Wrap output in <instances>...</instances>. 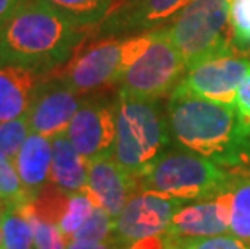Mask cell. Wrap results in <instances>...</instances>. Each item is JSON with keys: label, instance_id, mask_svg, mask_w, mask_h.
I'll use <instances>...</instances> for the list:
<instances>
[{"label": "cell", "instance_id": "cell-5", "mask_svg": "<svg viewBox=\"0 0 250 249\" xmlns=\"http://www.w3.org/2000/svg\"><path fill=\"white\" fill-rule=\"evenodd\" d=\"M232 180L221 165L173 142L139 178V189L190 203L218 194Z\"/></svg>", "mask_w": 250, "mask_h": 249}, {"label": "cell", "instance_id": "cell-27", "mask_svg": "<svg viewBox=\"0 0 250 249\" xmlns=\"http://www.w3.org/2000/svg\"><path fill=\"white\" fill-rule=\"evenodd\" d=\"M171 243L173 249H250L249 243L232 236L231 233L208 238H195V240H171Z\"/></svg>", "mask_w": 250, "mask_h": 249}, {"label": "cell", "instance_id": "cell-25", "mask_svg": "<svg viewBox=\"0 0 250 249\" xmlns=\"http://www.w3.org/2000/svg\"><path fill=\"white\" fill-rule=\"evenodd\" d=\"M31 133L28 116L0 121V152H3L10 160H15L26 137Z\"/></svg>", "mask_w": 250, "mask_h": 249}, {"label": "cell", "instance_id": "cell-16", "mask_svg": "<svg viewBox=\"0 0 250 249\" xmlns=\"http://www.w3.org/2000/svg\"><path fill=\"white\" fill-rule=\"evenodd\" d=\"M13 163L26 193L31 199H34L50 178L52 139L37 133H29Z\"/></svg>", "mask_w": 250, "mask_h": 249}, {"label": "cell", "instance_id": "cell-14", "mask_svg": "<svg viewBox=\"0 0 250 249\" xmlns=\"http://www.w3.org/2000/svg\"><path fill=\"white\" fill-rule=\"evenodd\" d=\"M139 189V180L127 173L113 157L89 160L87 183L84 188L95 207L104 209L110 217L120 215L127 199Z\"/></svg>", "mask_w": 250, "mask_h": 249}, {"label": "cell", "instance_id": "cell-12", "mask_svg": "<svg viewBox=\"0 0 250 249\" xmlns=\"http://www.w3.org/2000/svg\"><path fill=\"white\" fill-rule=\"evenodd\" d=\"M232 181L228 188L207 199L190 201L179 207L167 235L171 240H195L229 233Z\"/></svg>", "mask_w": 250, "mask_h": 249}, {"label": "cell", "instance_id": "cell-15", "mask_svg": "<svg viewBox=\"0 0 250 249\" xmlns=\"http://www.w3.org/2000/svg\"><path fill=\"white\" fill-rule=\"evenodd\" d=\"M50 73L0 58V121L24 116L41 83Z\"/></svg>", "mask_w": 250, "mask_h": 249}, {"label": "cell", "instance_id": "cell-7", "mask_svg": "<svg viewBox=\"0 0 250 249\" xmlns=\"http://www.w3.org/2000/svg\"><path fill=\"white\" fill-rule=\"evenodd\" d=\"M188 73L183 55L169 39L168 28L155 29L144 54L123 73L116 91L142 99L168 97Z\"/></svg>", "mask_w": 250, "mask_h": 249}, {"label": "cell", "instance_id": "cell-26", "mask_svg": "<svg viewBox=\"0 0 250 249\" xmlns=\"http://www.w3.org/2000/svg\"><path fill=\"white\" fill-rule=\"evenodd\" d=\"M26 212L33 224L34 231V249H65L68 240L62 233L60 226L52 222L42 220L36 217L29 209V203L26 204Z\"/></svg>", "mask_w": 250, "mask_h": 249}, {"label": "cell", "instance_id": "cell-22", "mask_svg": "<svg viewBox=\"0 0 250 249\" xmlns=\"http://www.w3.org/2000/svg\"><path fill=\"white\" fill-rule=\"evenodd\" d=\"M94 209L95 204L84 191L70 194L65 212H63L60 224H58L66 240H71L74 233L81 228V225L89 219V215L92 214Z\"/></svg>", "mask_w": 250, "mask_h": 249}, {"label": "cell", "instance_id": "cell-24", "mask_svg": "<svg viewBox=\"0 0 250 249\" xmlns=\"http://www.w3.org/2000/svg\"><path fill=\"white\" fill-rule=\"evenodd\" d=\"M71 240L87 241H113L115 243V219L100 207H95L89 219L84 222Z\"/></svg>", "mask_w": 250, "mask_h": 249}, {"label": "cell", "instance_id": "cell-3", "mask_svg": "<svg viewBox=\"0 0 250 249\" xmlns=\"http://www.w3.org/2000/svg\"><path fill=\"white\" fill-rule=\"evenodd\" d=\"M116 136L113 157L139 180L173 144L167 109L157 99L134 97L121 91L115 96Z\"/></svg>", "mask_w": 250, "mask_h": 249}, {"label": "cell", "instance_id": "cell-4", "mask_svg": "<svg viewBox=\"0 0 250 249\" xmlns=\"http://www.w3.org/2000/svg\"><path fill=\"white\" fill-rule=\"evenodd\" d=\"M153 34L155 29L125 38L99 36L97 39H87L70 62L54 73L79 96L105 91L118 84L131 63L148 47Z\"/></svg>", "mask_w": 250, "mask_h": 249}, {"label": "cell", "instance_id": "cell-18", "mask_svg": "<svg viewBox=\"0 0 250 249\" xmlns=\"http://www.w3.org/2000/svg\"><path fill=\"white\" fill-rule=\"evenodd\" d=\"M37 2L47 5L78 28L94 29L95 26L104 23L120 0H37Z\"/></svg>", "mask_w": 250, "mask_h": 249}, {"label": "cell", "instance_id": "cell-13", "mask_svg": "<svg viewBox=\"0 0 250 249\" xmlns=\"http://www.w3.org/2000/svg\"><path fill=\"white\" fill-rule=\"evenodd\" d=\"M189 0H120L97 36H125L146 33L169 24Z\"/></svg>", "mask_w": 250, "mask_h": 249}, {"label": "cell", "instance_id": "cell-2", "mask_svg": "<svg viewBox=\"0 0 250 249\" xmlns=\"http://www.w3.org/2000/svg\"><path fill=\"white\" fill-rule=\"evenodd\" d=\"M92 36L47 5L28 0L0 29V58L54 73Z\"/></svg>", "mask_w": 250, "mask_h": 249}, {"label": "cell", "instance_id": "cell-33", "mask_svg": "<svg viewBox=\"0 0 250 249\" xmlns=\"http://www.w3.org/2000/svg\"><path fill=\"white\" fill-rule=\"evenodd\" d=\"M0 249H3V233H2V226H0Z\"/></svg>", "mask_w": 250, "mask_h": 249}, {"label": "cell", "instance_id": "cell-21", "mask_svg": "<svg viewBox=\"0 0 250 249\" xmlns=\"http://www.w3.org/2000/svg\"><path fill=\"white\" fill-rule=\"evenodd\" d=\"M229 26L234 52L250 57V0H229Z\"/></svg>", "mask_w": 250, "mask_h": 249}, {"label": "cell", "instance_id": "cell-19", "mask_svg": "<svg viewBox=\"0 0 250 249\" xmlns=\"http://www.w3.org/2000/svg\"><path fill=\"white\" fill-rule=\"evenodd\" d=\"M26 204H8L7 212L0 220L3 249H34V231L26 212Z\"/></svg>", "mask_w": 250, "mask_h": 249}, {"label": "cell", "instance_id": "cell-28", "mask_svg": "<svg viewBox=\"0 0 250 249\" xmlns=\"http://www.w3.org/2000/svg\"><path fill=\"white\" fill-rule=\"evenodd\" d=\"M234 107H236L239 118H241L244 128L250 135V71L242 79L241 86L237 89L236 100H234Z\"/></svg>", "mask_w": 250, "mask_h": 249}, {"label": "cell", "instance_id": "cell-23", "mask_svg": "<svg viewBox=\"0 0 250 249\" xmlns=\"http://www.w3.org/2000/svg\"><path fill=\"white\" fill-rule=\"evenodd\" d=\"M0 199L10 204H26L31 201L13 160H10L3 152H0Z\"/></svg>", "mask_w": 250, "mask_h": 249}, {"label": "cell", "instance_id": "cell-1", "mask_svg": "<svg viewBox=\"0 0 250 249\" xmlns=\"http://www.w3.org/2000/svg\"><path fill=\"white\" fill-rule=\"evenodd\" d=\"M165 109L176 146L226 168L250 163V135L234 105L173 91Z\"/></svg>", "mask_w": 250, "mask_h": 249}, {"label": "cell", "instance_id": "cell-10", "mask_svg": "<svg viewBox=\"0 0 250 249\" xmlns=\"http://www.w3.org/2000/svg\"><path fill=\"white\" fill-rule=\"evenodd\" d=\"M183 204L186 201L137 189L115 219V243L125 246L146 236L163 235Z\"/></svg>", "mask_w": 250, "mask_h": 249}, {"label": "cell", "instance_id": "cell-20", "mask_svg": "<svg viewBox=\"0 0 250 249\" xmlns=\"http://www.w3.org/2000/svg\"><path fill=\"white\" fill-rule=\"evenodd\" d=\"M229 233L250 245V175L232 180Z\"/></svg>", "mask_w": 250, "mask_h": 249}, {"label": "cell", "instance_id": "cell-30", "mask_svg": "<svg viewBox=\"0 0 250 249\" xmlns=\"http://www.w3.org/2000/svg\"><path fill=\"white\" fill-rule=\"evenodd\" d=\"M28 0H0V29L13 18V15L23 7Z\"/></svg>", "mask_w": 250, "mask_h": 249}, {"label": "cell", "instance_id": "cell-32", "mask_svg": "<svg viewBox=\"0 0 250 249\" xmlns=\"http://www.w3.org/2000/svg\"><path fill=\"white\" fill-rule=\"evenodd\" d=\"M8 204H10V203H7V201L0 199V220H2L3 214H5V212H7V209H8Z\"/></svg>", "mask_w": 250, "mask_h": 249}, {"label": "cell", "instance_id": "cell-11", "mask_svg": "<svg viewBox=\"0 0 250 249\" xmlns=\"http://www.w3.org/2000/svg\"><path fill=\"white\" fill-rule=\"evenodd\" d=\"M84 96H79L68 88L55 73H50L37 88L34 99L28 110V123L31 133L54 139L66 133L74 113L83 104Z\"/></svg>", "mask_w": 250, "mask_h": 249}, {"label": "cell", "instance_id": "cell-31", "mask_svg": "<svg viewBox=\"0 0 250 249\" xmlns=\"http://www.w3.org/2000/svg\"><path fill=\"white\" fill-rule=\"evenodd\" d=\"M120 245L113 241H87V240H68L65 249H118Z\"/></svg>", "mask_w": 250, "mask_h": 249}, {"label": "cell", "instance_id": "cell-17", "mask_svg": "<svg viewBox=\"0 0 250 249\" xmlns=\"http://www.w3.org/2000/svg\"><path fill=\"white\" fill-rule=\"evenodd\" d=\"M89 160L78 152L66 133L52 139V167L49 183L66 193L84 191L87 183Z\"/></svg>", "mask_w": 250, "mask_h": 249}, {"label": "cell", "instance_id": "cell-8", "mask_svg": "<svg viewBox=\"0 0 250 249\" xmlns=\"http://www.w3.org/2000/svg\"><path fill=\"white\" fill-rule=\"evenodd\" d=\"M115 96L111 97L105 91L84 96L66 130L68 139L87 160L113 156L116 136Z\"/></svg>", "mask_w": 250, "mask_h": 249}, {"label": "cell", "instance_id": "cell-29", "mask_svg": "<svg viewBox=\"0 0 250 249\" xmlns=\"http://www.w3.org/2000/svg\"><path fill=\"white\" fill-rule=\"evenodd\" d=\"M118 249H173V243L169 236H167V233H163V235L141 238V240L132 241L129 245L120 246Z\"/></svg>", "mask_w": 250, "mask_h": 249}, {"label": "cell", "instance_id": "cell-9", "mask_svg": "<svg viewBox=\"0 0 250 249\" xmlns=\"http://www.w3.org/2000/svg\"><path fill=\"white\" fill-rule=\"evenodd\" d=\"M250 71V57L226 54L190 68L174 91L234 105L237 89Z\"/></svg>", "mask_w": 250, "mask_h": 249}, {"label": "cell", "instance_id": "cell-6", "mask_svg": "<svg viewBox=\"0 0 250 249\" xmlns=\"http://www.w3.org/2000/svg\"><path fill=\"white\" fill-rule=\"evenodd\" d=\"M167 28L188 70L210 58L234 52L229 0H189Z\"/></svg>", "mask_w": 250, "mask_h": 249}]
</instances>
